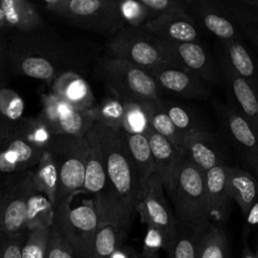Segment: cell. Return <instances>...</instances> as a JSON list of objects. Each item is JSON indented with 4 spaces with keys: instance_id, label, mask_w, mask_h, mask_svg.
<instances>
[{
    "instance_id": "cell-36",
    "label": "cell",
    "mask_w": 258,
    "mask_h": 258,
    "mask_svg": "<svg viewBox=\"0 0 258 258\" xmlns=\"http://www.w3.org/2000/svg\"><path fill=\"white\" fill-rule=\"evenodd\" d=\"M8 134L18 136L43 150L46 149L52 136L37 118H21L10 126Z\"/></svg>"
},
{
    "instance_id": "cell-41",
    "label": "cell",
    "mask_w": 258,
    "mask_h": 258,
    "mask_svg": "<svg viewBox=\"0 0 258 258\" xmlns=\"http://www.w3.org/2000/svg\"><path fill=\"white\" fill-rule=\"evenodd\" d=\"M119 11L126 27L139 28L150 20V15L140 0L119 1Z\"/></svg>"
},
{
    "instance_id": "cell-15",
    "label": "cell",
    "mask_w": 258,
    "mask_h": 258,
    "mask_svg": "<svg viewBox=\"0 0 258 258\" xmlns=\"http://www.w3.org/2000/svg\"><path fill=\"white\" fill-rule=\"evenodd\" d=\"M141 28L159 40L170 42H200V25L187 11L159 15L144 23Z\"/></svg>"
},
{
    "instance_id": "cell-27",
    "label": "cell",
    "mask_w": 258,
    "mask_h": 258,
    "mask_svg": "<svg viewBox=\"0 0 258 258\" xmlns=\"http://www.w3.org/2000/svg\"><path fill=\"white\" fill-rule=\"evenodd\" d=\"M208 226L192 227L178 223L175 234L166 244L167 258H198L202 237Z\"/></svg>"
},
{
    "instance_id": "cell-31",
    "label": "cell",
    "mask_w": 258,
    "mask_h": 258,
    "mask_svg": "<svg viewBox=\"0 0 258 258\" xmlns=\"http://www.w3.org/2000/svg\"><path fill=\"white\" fill-rule=\"evenodd\" d=\"M35 166V170H32V179L34 186L37 190L46 196L54 209L58 177L56 167L47 150H44L40 160Z\"/></svg>"
},
{
    "instance_id": "cell-23",
    "label": "cell",
    "mask_w": 258,
    "mask_h": 258,
    "mask_svg": "<svg viewBox=\"0 0 258 258\" xmlns=\"http://www.w3.org/2000/svg\"><path fill=\"white\" fill-rule=\"evenodd\" d=\"M224 172L228 195L236 202L245 217L258 200V179L249 170L230 165L224 166Z\"/></svg>"
},
{
    "instance_id": "cell-35",
    "label": "cell",
    "mask_w": 258,
    "mask_h": 258,
    "mask_svg": "<svg viewBox=\"0 0 258 258\" xmlns=\"http://www.w3.org/2000/svg\"><path fill=\"white\" fill-rule=\"evenodd\" d=\"M126 236V233L113 226L105 225L99 227L90 258H111L114 252L124 245Z\"/></svg>"
},
{
    "instance_id": "cell-14",
    "label": "cell",
    "mask_w": 258,
    "mask_h": 258,
    "mask_svg": "<svg viewBox=\"0 0 258 258\" xmlns=\"http://www.w3.org/2000/svg\"><path fill=\"white\" fill-rule=\"evenodd\" d=\"M181 155L202 172L228 165V149L225 142L212 130L197 131L183 136Z\"/></svg>"
},
{
    "instance_id": "cell-22",
    "label": "cell",
    "mask_w": 258,
    "mask_h": 258,
    "mask_svg": "<svg viewBox=\"0 0 258 258\" xmlns=\"http://www.w3.org/2000/svg\"><path fill=\"white\" fill-rule=\"evenodd\" d=\"M146 137L152 154L154 172L160 177L163 187L167 191L171 186L176 166L181 157V151L166 138L151 129L146 134Z\"/></svg>"
},
{
    "instance_id": "cell-54",
    "label": "cell",
    "mask_w": 258,
    "mask_h": 258,
    "mask_svg": "<svg viewBox=\"0 0 258 258\" xmlns=\"http://www.w3.org/2000/svg\"><path fill=\"white\" fill-rule=\"evenodd\" d=\"M255 254H256V257L258 258V248H257V251H256V253H255Z\"/></svg>"
},
{
    "instance_id": "cell-44",
    "label": "cell",
    "mask_w": 258,
    "mask_h": 258,
    "mask_svg": "<svg viewBox=\"0 0 258 258\" xmlns=\"http://www.w3.org/2000/svg\"><path fill=\"white\" fill-rule=\"evenodd\" d=\"M44 258H76L71 245L52 227Z\"/></svg>"
},
{
    "instance_id": "cell-47",
    "label": "cell",
    "mask_w": 258,
    "mask_h": 258,
    "mask_svg": "<svg viewBox=\"0 0 258 258\" xmlns=\"http://www.w3.org/2000/svg\"><path fill=\"white\" fill-rule=\"evenodd\" d=\"M245 219H246L247 230H249L251 227H254L258 224V200L252 205L247 215L245 216Z\"/></svg>"
},
{
    "instance_id": "cell-1",
    "label": "cell",
    "mask_w": 258,
    "mask_h": 258,
    "mask_svg": "<svg viewBox=\"0 0 258 258\" xmlns=\"http://www.w3.org/2000/svg\"><path fill=\"white\" fill-rule=\"evenodd\" d=\"M10 74L45 82L48 86L67 73L85 78L101 58V47L86 39H69L44 26L7 37Z\"/></svg>"
},
{
    "instance_id": "cell-39",
    "label": "cell",
    "mask_w": 258,
    "mask_h": 258,
    "mask_svg": "<svg viewBox=\"0 0 258 258\" xmlns=\"http://www.w3.org/2000/svg\"><path fill=\"white\" fill-rule=\"evenodd\" d=\"M50 228L36 227L27 232L22 246V258H44Z\"/></svg>"
},
{
    "instance_id": "cell-50",
    "label": "cell",
    "mask_w": 258,
    "mask_h": 258,
    "mask_svg": "<svg viewBox=\"0 0 258 258\" xmlns=\"http://www.w3.org/2000/svg\"><path fill=\"white\" fill-rule=\"evenodd\" d=\"M242 258H257V257H256V254L250 250L248 245H245L242 253Z\"/></svg>"
},
{
    "instance_id": "cell-21",
    "label": "cell",
    "mask_w": 258,
    "mask_h": 258,
    "mask_svg": "<svg viewBox=\"0 0 258 258\" xmlns=\"http://www.w3.org/2000/svg\"><path fill=\"white\" fill-rule=\"evenodd\" d=\"M51 95L75 110H90L94 107V94L85 78L67 73L55 79L51 85Z\"/></svg>"
},
{
    "instance_id": "cell-17",
    "label": "cell",
    "mask_w": 258,
    "mask_h": 258,
    "mask_svg": "<svg viewBox=\"0 0 258 258\" xmlns=\"http://www.w3.org/2000/svg\"><path fill=\"white\" fill-rule=\"evenodd\" d=\"M187 12L220 41L244 39L222 0H189Z\"/></svg>"
},
{
    "instance_id": "cell-30",
    "label": "cell",
    "mask_w": 258,
    "mask_h": 258,
    "mask_svg": "<svg viewBox=\"0 0 258 258\" xmlns=\"http://www.w3.org/2000/svg\"><path fill=\"white\" fill-rule=\"evenodd\" d=\"M54 209L46 196L34 186L30 190L26 210L27 231L36 227H52Z\"/></svg>"
},
{
    "instance_id": "cell-11",
    "label": "cell",
    "mask_w": 258,
    "mask_h": 258,
    "mask_svg": "<svg viewBox=\"0 0 258 258\" xmlns=\"http://www.w3.org/2000/svg\"><path fill=\"white\" fill-rule=\"evenodd\" d=\"M156 43L167 62L199 77L207 84L221 82L220 70L200 42H170L156 39Z\"/></svg>"
},
{
    "instance_id": "cell-38",
    "label": "cell",
    "mask_w": 258,
    "mask_h": 258,
    "mask_svg": "<svg viewBox=\"0 0 258 258\" xmlns=\"http://www.w3.org/2000/svg\"><path fill=\"white\" fill-rule=\"evenodd\" d=\"M96 123H100L110 128L120 129L123 114L124 103L116 97H107L100 104L94 105L92 108Z\"/></svg>"
},
{
    "instance_id": "cell-16",
    "label": "cell",
    "mask_w": 258,
    "mask_h": 258,
    "mask_svg": "<svg viewBox=\"0 0 258 258\" xmlns=\"http://www.w3.org/2000/svg\"><path fill=\"white\" fill-rule=\"evenodd\" d=\"M159 88L181 98L203 100L211 95L209 84L199 77L170 63L162 62L149 73Z\"/></svg>"
},
{
    "instance_id": "cell-7",
    "label": "cell",
    "mask_w": 258,
    "mask_h": 258,
    "mask_svg": "<svg viewBox=\"0 0 258 258\" xmlns=\"http://www.w3.org/2000/svg\"><path fill=\"white\" fill-rule=\"evenodd\" d=\"M72 198L67 197L54 209L52 228L68 241L76 258H90L99 217L92 200L73 207Z\"/></svg>"
},
{
    "instance_id": "cell-9",
    "label": "cell",
    "mask_w": 258,
    "mask_h": 258,
    "mask_svg": "<svg viewBox=\"0 0 258 258\" xmlns=\"http://www.w3.org/2000/svg\"><path fill=\"white\" fill-rule=\"evenodd\" d=\"M33 187L32 170L13 173L0 190V227L3 237L25 236L27 201Z\"/></svg>"
},
{
    "instance_id": "cell-55",
    "label": "cell",
    "mask_w": 258,
    "mask_h": 258,
    "mask_svg": "<svg viewBox=\"0 0 258 258\" xmlns=\"http://www.w3.org/2000/svg\"><path fill=\"white\" fill-rule=\"evenodd\" d=\"M0 32H1V31H0Z\"/></svg>"
},
{
    "instance_id": "cell-32",
    "label": "cell",
    "mask_w": 258,
    "mask_h": 258,
    "mask_svg": "<svg viewBox=\"0 0 258 258\" xmlns=\"http://www.w3.org/2000/svg\"><path fill=\"white\" fill-rule=\"evenodd\" d=\"M198 258H230L227 233L222 225L210 223L201 241Z\"/></svg>"
},
{
    "instance_id": "cell-19",
    "label": "cell",
    "mask_w": 258,
    "mask_h": 258,
    "mask_svg": "<svg viewBox=\"0 0 258 258\" xmlns=\"http://www.w3.org/2000/svg\"><path fill=\"white\" fill-rule=\"evenodd\" d=\"M44 150L18 136L7 134L0 141V172L29 170L40 160Z\"/></svg>"
},
{
    "instance_id": "cell-25",
    "label": "cell",
    "mask_w": 258,
    "mask_h": 258,
    "mask_svg": "<svg viewBox=\"0 0 258 258\" xmlns=\"http://www.w3.org/2000/svg\"><path fill=\"white\" fill-rule=\"evenodd\" d=\"M224 166L214 167L205 173L209 218L211 223L219 225L227 221L232 201L225 185Z\"/></svg>"
},
{
    "instance_id": "cell-26",
    "label": "cell",
    "mask_w": 258,
    "mask_h": 258,
    "mask_svg": "<svg viewBox=\"0 0 258 258\" xmlns=\"http://www.w3.org/2000/svg\"><path fill=\"white\" fill-rule=\"evenodd\" d=\"M0 7L4 13L6 29L28 33L46 26L36 6L28 0H0Z\"/></svg>"
},
{
    "instance_id": "cell-18",
    "label": "cell",
    "mask_w": 258,
    "mask_h": 258,
    "mask_svg": "<svg viewBox=\"0 0 258 258\" xmlns=\"http://www.w3.org/2000/svg\"><path fill=\"white\" fill-rule=\"evenodd\" d=\"M219 70L230 98V105L243 117L258 135V98L249 86L234 72L223 54Z\"/></svg>"
},
{
    "instance_id": "cell-48",
    "label": "cell",
    "mask_w": 258,
    "mask_h": 258,
    "mask_svg": "<svg viewBox=\"0 0 258 258\" xmlns=\"http://www.w3.org/2000/svg\"><path fill=\"white\" fill-rule=\"evenodd\" d=\"M13 124V123H12ZM11 126V123L7 122L3 117L2 115L0 114V141L2 139L5 138V136L8 134V131H9V128Z\"/></svg>"
},
{
    "instance_id": "cell-12",
    "label": "cell",
    "mask_w": 258,
    "mask_h": 258,
    "mask_svg": "<svg viewBox=\"0 0 258 258\" xmlns=\"http://www.w3.org/2000/svg\"><path fill=\"white\" fill-rule=\"evenodd\" d=\"M43 104L36 118L52 135L84 136L96 123L93 109L75 110L53 95L45 96Z\"/></svg>"
},
{
    "instance_id": "cell-46",
    "label": "cell",
    "mask_w": 258,
    "mask_h": 258,
    "mask_svg": "<svg viewBox=\"0 0 258 258\" xmlns=\"http://www.w3.org/2000/svg\"><path fill=\"white\" fill-rule=\"evenodd\" d=\"M9 75L10 70L8 63L7 38L0 32V90L6 88Z\"/></svg>"
},
{
    "instance_id": "cell-29",
    "label": "cell",
    "mask_w": 258,
    "mask_h": 258,
    "mask_svg": "<svg viewBox=\"0 0 258 258\" xmlns=\"http://www.w3.org/2000/svg\"><path fill=\"white\" fill-rule=\"evenodd\" d=\"M159 104L183 136L197 131L211 130L207 127L198 113L190 107L163 98H160Z\"/></svg>"
},
{
    "instance_id": "cell-5",
    "label": "cell",
    "mask_w": 258,
    "mask_h": 258,
    "mask_svg": "<svg viewBox=\"0 0 258 258\" xmlns=\"http://www.w3.org/2000/svg\"><path fill=\"white\" fill-rule=\"evenodd\" d=\"M95 70L114 97L123 103L152 102L162 98L153 77L128 61L102 55Z\"/></svg>"
},
{
    "instance_id": "cell-45",
    "label": "cell",
    "mask_w": 258,
    "mask_h": 258,
    "mask_svg": "<svg viewBox=\"0 0 258 258\" xmlns=\"http://www.w3.org/2000/svg\"><path fill=\"white\" fill-rule=\"evenodd\" d=\"M26 235L16 238L3 237L0 244V258H22V246Z\"/></svg>"
},
{
    "instance_id": "cell-42",
    "label": "cell",
    "mask_w": 258,
    "mask_h": 258,
    "mask_svg": "<svg viewBox=\"0 0 258 258\" xmlns=\"http://www.w3.org/2000/svg\"><path fill=\"white\" fill-rule=\"evenodd\" d=\"M147 9L150 20L166 13L187 11L189 0H140Z\"/></svg>"
},
{
    "instance_id": "cell-10",
    "label": "cell",
    "mask_w": 258,
    "mask_h": 258,
    "mask_svg": "<svg viewBox=\"0 0 258 258\" xmlns=\"http://www.w3.org/2000/svg\"><path fill=\"white\" fill-rule=\"evenodd\" d=\"M215 111L227 142L258 179V135L230 104L217 103Z\"/></svg>"
},
{
    "instance_id": "cell-8",
    "label": "cell",
    "mask_w": 258,
    "mask_h": 258,
    "mask_svg": "<svg viewBox=\"0 0 258 258\" xmlns=\"http://www.w3.org/2000/svg\"><path fill=\"white\" fill-rule=\"evenodd\" d=\"M105 55L128 61L148 73L156 66L167 62L156 39L141 27H124L110 38Z\"/></svg>"
},
{
    "instance_id": "cell-43",
    "label": "cell",
    "mask_w": 258,
    "mask_h": 258,
    "mask_svg": "<svg viewBox=\"0 0 258 258\" xmlns=\"http://www.w3.org/2000/svg\"><path fill=\"white\" fill-rule=\"evenodd\" d=\"M166 240L164 235L156 228L147 226L143 239V247L141 251L142 258H160L159 252L165 250Z\"/></svg>"
},
{
    "instance_id": "cell-33",
    "label": "cell",
    "mask_w": 258,
    "mask_h": 258,
    "mask_svg": "<svg viewBox=\"0 0 258 258\" xmlns=\"http://www.w3.org/2000/svg\"><path fill=\"white\" fill-rule=\"evenodd\" d=\"M150 110L151 102L124 103V114L120 129L129 134L146 135L151 129Z\"/></svg>"
},
{
    "instance_id": "cell-37",
    "label": "cell",
    "mask_w": 258,
    "mask_h": 258,
    "mask_svg": "<svg viewBox=\"0 0 258 258\" xmlns=\"http://www.w3.org/2000/svg\"><path fill=\"white\" fill-rule=\"evenodd\" d=\"M160 100V99H159ZM159 100L151 102L150 110V127L151 130L170 141L180 149L183 135L174 126L168 115L164 112L159 104Z\"/></svg>"
},
{
    "instance_id": "cell-20",
    "label": "cell",
    "mask_w": 258,
    "mask_h": 258,
    "mask_svg": "<svg viewBox=\"0 0 258 258\" xmlns=\"http://www.w3.org/2000/svg\"><path fill=\"white\" fill-rule=\"evenodd\" d=\"M87 139L89 149L83 190L84 192L91 195L94 207L97 208L102 204L107 195V174L100 142L94 127L88 132Z\"/></svg>"
},
{
    "instance_id": "cell-51",
    "label": "cell",
    "mask_w": 258,
    "mask_h": 258,
    "mask_svg": "<svg viewBox=\"0 0 258 258\" xmlns=\"http://www.w3.org/2000/svg\"><path fill=\"white\" fill-rule=\"evenodd\" d=\"M3 29H6V22H5L4 13L0 7V31H2Z\"/></svg>"
},
{
    "instance_id": "cell-34",
    "label": "cell",
    "mask_w": 258,
    "mask_h": 258,
    "mask_svg": "<svg viewBox=\"0 0 258 258\" xmlns=\"http://www.w3.org/2000/svg\"><path fill=\"white\" fill-rule=\"evenodd\" d=\"M223 3L243 38H247L258 51V13L246 9L239 0L223 1Z\"/></svg>"
},
{
    "instance_id": "cell-3",
    "label": "cell",
    "mask_w": 258,
    "mask_h": 258,
    "mask_svg": "<svg viewBox=\"0 0 258 258\" xmlns=\"http://www.w3.org/2000/svg\"><path fill=\"white\" fill-rule=\"evenodd\" d=\"M45 10L71 26L111 37L126 27L117 0H45Z\"/></svg>"
},
{
    "instance_id": "cell-40",
    "label": "cell",
    "mask_w": 258,
    "mask_h": 258,
    "mask_svg": "<svg viewBox=\"0 0 258 258\" xmlns=\"http://www.w3.org/2000/svg\"><path fill=\"white\" fill-rule=\"evenodd\" d=\"M24 102L20 96L11 89L0 90V114L9 123H15L22 117Z\"/></svg>"
},
{
    "instance_id": "cell-28",
    "label": "cell",
    "mask_w": 258,
    "mask_h": 258,
    "mask_svg": "<svg viewBox=\"0 0 258 258\" xmlns=\"http://www.w3.org/2000/svg\"><path fill=\"white\" fill-rule=\"evenodd\" d=\"M124 133V138L139 176V181L143 194L146 191V184L152 174H154V164L148 139L146 135ZM144 196V195H143Z\"/></svg>"
},
{
    "instance_id": "cell-13",
    "label": "cell",
    "mask_w": 258,
    "mask_h": 258,
    "mask_svg": "<svg viewBox=\"0 0 258 258\" xmlns=\"http://www.w3.org/2000/svg\"><path fill=\"white\" fill-rule=\"evenodd\" d=\"M136 213L141 223L158 229L164 235L166 244L177 230L178 222L165 199L163 183L155 173L147 181L146 191L136 207Z\"/></svg>"
},
{
    "instance_id": "cell-2",
    "label": "cell",
    "mask_w": 258,
    "mask_h": 258,
    "mask_svg": "<svg viewBox=\"0 0 258 258\" xmlns=\"http://www.w3.org/2000/svg\"><path fill=\"white\" fill-rule=\"evenodd\" d=\"M102 154L104 157L108 190L100 206L96 209L100 227L113 226L128 233L136 207L143 197L139 176L130 156L124 133L95 123Z\"/></svg>"
},
{
    "instance_id": "cell-52",
    "label": "cell",
    "mask_w": 258,
    "mask_h": 258,
    "mask_svg": "<svg viewBox=\"0 0 258 258\" xmlns=\"http://www.w3.org/2000/svg\"><path fill=\"white\" fill-rule=\"evenodd\" d=\"M127 258H142V257H141V255L138 254L133 248H131V250H130L128 256H127Z\"/></svg>"
},
{
    "instance_id": "cell-6",
    "label": "cell",
    "mask_w": 258,
    "mask_h": 258,
    "mask_svg": "<svg viewBox=\"0 0 258 258\" xmlns=\"http://www.w3.org/2000/svg\"><path fill=\"white\" fill-rule=\"evenodd\" d=\"M88 149L87 135L51 136L45 150L48 151L52 158L58 177L54 209L67 197L84 191Z\"/></svg>"
},
{
    "instance_id": "cell-53",
    "label": "cell",
    "mask_w": 258,
    "mask_h": 258,
    "mask_svg": "<svg viewBox=\"0 0 258 258\" xmlns=\"http://www.w3.org/2000/svg\"><path fill=\"white\" fill-rule=\"evenodd\" d=\"M2 239H3V234H2V230H1V227H0V244L2 242Z\"/></svg>"
},
{
    "instance_id": "cell-49",
    "label": "cell",
    "mask_w": 258,
    "mask_h": 258,
    "mask_svg": "<svg viewBox=\"0 0 258 258\" xmlns=\"http://www.w3.org/2000/svg\"><path fill=\"white\" fill-rule=\"evenodd\" d=\"M239 2L246 9L254 13H258V0H239Z\"/></svg>"
},
{
    "instance_id": "cell-24",
    "label": "cell",
    "mask_w": 258,
    "mask_h": 258,
    "mask_svg": "<svg viewBox=\"0 0 258 258\" xmlns=\"http://www.w3.org/2000/svg\"><path fill=\"white\" fill-rule=\"evenodd\" d=\"M223 56L258 98V59L243 40L221 41Z\"/></svg>"
},
{
    "instance_id": "cell-4",
    "label": "cell",
    "mask_w": 258,
    "mask_h": 258,
    "mask_svg": "<svg viewBox=\"0 0 258 258\" xmlns=\"http://www.w3.org/2000/svg\"><path fill=\"white\" fill-rule=\"evenodd\" d=\"M179 224L204 227L211 221L208 213L206 176L182 155L176 166L170 188L166 191Z\"/></svg>"
}]
</instances>
